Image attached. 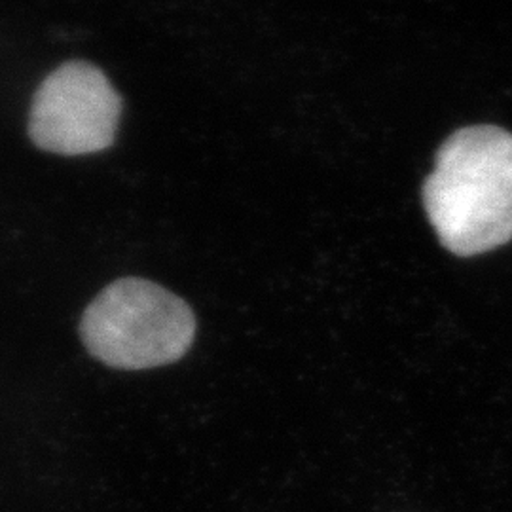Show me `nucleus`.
Returning <instances> with one entry per match:
<instances>
[{
    "label": "nucleus",
    "instance_id": "f257e3e1",
    "mask_svg": "<svg viewBox=\"0 0 512 512\" xmlns=\"http://www.w3.org/2000/svg\"><path fill=\"white\" fill-rule=\"evenodd\" d=\"M423 207L452 255L490 253L512 241V133L480 124L440 145L425 179Z\"/></svg>",
    "mask_w": 512,
    "mask_h": 512
},
{
    "label": "nucleus",
    "instance_id": "f03ea898",
    "mask_svg": "<svg viewBox=\"0 0 512 512\" xmlns=\"http://www.w3.org/2000/svg\"><path fill=\"white\" fill-rule=\"evenodd\" d=\"M78 332L95 361L116 370H148L183 359L196 338V315L162 285L122 277L93 298Z\"/></svg>",
    "mask_w": 512,
    "mask_h": 512
},
{
    "label": "nucleus",
    "instance_id": "7ed1b4c3",
    "mask_svg": "<svg viewBox=\"0 0 512 512\" xmlns=\"http://www.w3.org/2000/svg\"><path fill=\"white\" fill-rule=\"evenodd\" d=\"M122 97L109 76L88 61H67L38 86L29 137L35 147L59 156H86L114 145Z\"/></svg>",
    "mask_w": 512,
    "mask_h": 512
}]
</instances>
